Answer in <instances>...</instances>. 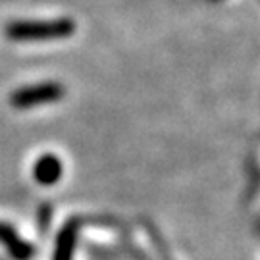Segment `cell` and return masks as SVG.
I'll list each match as a JSON object with an SVG mask.
<instances>
[{"label": "cell", "mask_w": 260, "mask_h": 260, "mask_svg": "<svg viewBox=\"0 0 260 260\" xmlns=\"http://www.w3.org/2000/svg\"><path fill=\"white\" fill-rule=\"evenodd\" d=\"M75 31L72 19H50V21H18L10 23L6 35L16 41L29 39H62Z\"/></svg>", "instance_id": "obj_1"}, {"label": "cell", "mask_w": 260, "mask_h": 260, "mask_svg": "<svg viewBox=\"0 0 260 260\" xmlns=\"http://www.w3.org/2000/svg\"><path fill=\"white\" fill-rule=\"evenodd\" d=\"M62 96H64L62 85L48 81V83H39L33 85V87H23V89H19V91L12 94L10 101L16 108L25 110V108H35V106H41V104L54 103Z\"/></svg>", "instance_id": "obj_2"}, {"label": "cell", "mask_w": 260, "mask_h": 260, "mask_svg": "<svg viewBox=\"0 0 260 260\" xmlns=\"http://www.w3.org/2000/svg\"><path fill=\"white\" fill-rule=\"evenodd\" d=\"M0 243L8 249L10 256L14 260H31L35 254V249L23 241L8 223H0Z\"/></svg>", "instance_id": "obj_3"}, {"label": "cell", "mask_w": 260, "mask_h": 260, "mask_svg": "<svg viewBox=\"0 0 260 260\" xmlns=\"http://www.w3.org/2000/svg\"><path fill=\"white\" fill-rule=\"evenodd\" d=\"M33 174L41 185H54L62 176V162L54 154H45L37 160Z\"/></svg>", "instance_id": "obj_4"}, {"label": "cell", "mask_w": 260, "mask_h": 260, "mask_svg": "<svg viewBox=\"0 0 260 260\" xmlns=\"http://www.w3.org/2000/svg\"><path fill=\"white\" fill-rule=\"evenodd\" d=\"M77 222H70L62 232L58 233V241H56L54 260H72L75 251V239H77Z\"/></svg>", "instance_id": "obj_5"}]
</instances>
